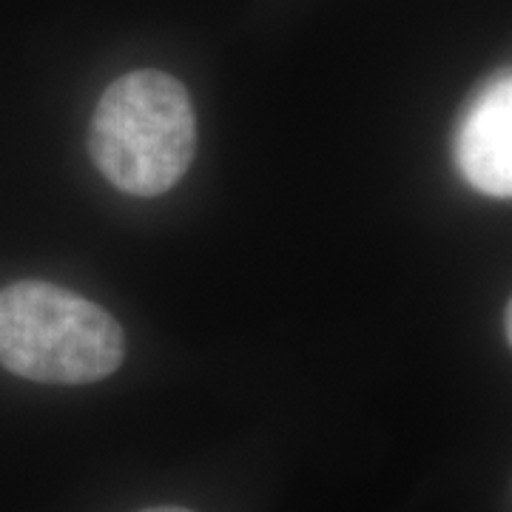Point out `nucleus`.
I'll list each match as a JSON object with an SVG mask.
<instances>
[{"label":"nucleus","mask_w":512,"mask_h":512,"mask_svg":"<svg viewBox=\"0 0 512 512\" xmlns=\"http://www.w3.org/2000/svg\"><path fill=\"white\" fill-rule=\"evenodd\" d=\"M126 339L109 311L52 282L0 291V365L43 384H92L123 365Z\"/></svg>","instance_id":"2"},{"label":"nucleus","mask_w":512,"mask_h":512,"mask_svg":"<svg viewBox=\"0 0 512 512\" xmlns=\"http://www.w3.org/2000/svg\"><path fill=\"white\" fill-rule=\"evenodd\" d=\"M89 151L123 194L171 191L197 154V114L183 83L154 69L114 80L94 109Z\"/></svg>","instance_id":"1"},{"label":"nucleus","mask_w":512,"mask_h":512,"mask_svg":"<svg viewBox=\"0 0 512 512\" xmlns=\"http://www.w3.org/2000/svg\"><path fill=\"white\" fill-rule=\"evenodd\" d=\"M453 160L476 191L507 200L512 194V80L495 74L458 123Z\"/></svg>","instance_id":"3"},{"label":"nucleus","mask_w":512,"mask_h":512,"mask_svg":"<svg viewBox=\"0 0 512 512\" xmlns=\"http://www.w3.org/2000/svg\"><path fill=\"white\" fill-rule=\"evenodd\" d=\"M140 512H191L185 507H151V510H140Z\"/></svg>","instance_id":"4"}]
</instances>
